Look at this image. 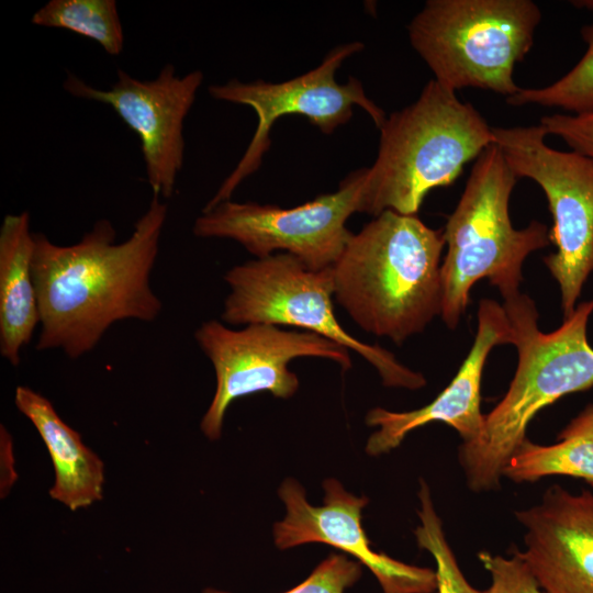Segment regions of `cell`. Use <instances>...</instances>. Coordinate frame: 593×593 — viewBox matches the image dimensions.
<instances>
[{
    "mask_svg": "<svg viewBox=\"0 0 593 593\" xmlns=\"http://www.w3.org/2000/svg\"><path fill=\"white\" fill-rule=\"evenodd\" d=\"M153 195L131 236L115 243V230L99 220L72 245L34 233L32 262L41 332L36 349L61 350L77 359L91 351L116 322H153L163 304L152 290L167 204Z\"/></svg>",
    "mask_w": 593,
    "mask_h": 593,
    "instance_id": "cell-1",
    "label": "cell"
},
{
    "mask_svg": "<svg viewBox=\"0 0 593 593\" xmlns=\"http://www.w3.org/2000/svg\"><path fill=\"white\" fill-rule=\"evenodd\" d=\"M444 247L443 230L387 210L332 266L334 299L361 329L402 345L441 314Z\"/></svg>",
    "mask_w": 593,
    "mask_h": 593,
    "instance_id": "cell-2",
    "label": "cell"
},
{
    "mask_svg": "<svg viewBox=\"0 0 593 593\" xmlns=\"http://www.w3.org/2000/svg\"><path fill=\"white\" fill-rule=\"evenodd\" d=\"M518 361L503 399L484 415L479 436L462 443L458 461L475 493L499 490L503 470L533 418L567 394L593 387V347L586 329L593 301L579 303L557 329L538 328V311L525 294L505 301Z\"/></svg>",
    "mask_w": 593,
    "mask_h": 593,
    "instance_id": "cell-3",
    "label": "cell"
},
{
    "mask_svg": "<svg viewBox=\"0 0 593 593\" xmlns=\"http://www.w3.org/2000/svg\"><path fill=\"white\" fill-rule=\"evenodd\" d=\"M380 130L378 155L366 168L358 212L417 215L429 191L451 184L465 165L494 144L492 126L456 91L429 80Z\"/></svg>",
    "mask_w": 593,
    "mask_h": 593,
    "instance_id": "cell-4",
    "label": "cell"
},
{
    "mask_svg": "<svg viewBox=\"0 0 593 593\" xmlns=\"http://www.w3.org/2000/svg\"><path fill=\"white\" fill-rule=\"evenodd\" d=\"M518 178L492 144L475 159L465 190L443 230L441 318L454 329L469 303L471 288L488 279L504 302L517 298L522 268L529 254L550 244L548 226L532 221L517 230L510 199Z\"/></svg>",
    "mask_w": 593,
    "mask_h": 593,
    "instance_id": "cell-5",
    "label": "cell"
},
{
    "mask_svg": "<svg viewBox=\"0 0 593 593\" xmlns=\"http://www.w3.org/2000/svg\"><path fill=\"white\" fill-rule=\"evenodd\" d=\"M540 20V9L530 0H428L407 32L443 86L508 98L521 90L514 68L530 51Z\"/></svg>",
    "mask_w": 593,
    "mask_h": 593,
    "instance_id": "cell-6",
    "label": "cell"
},
{
    "mask_svg": "<svg viewBox=\"0 0 593 593\" xmlns=\"http://www.w3.org/2000/svg\"><path fill=\"white\" fill-rule=\"evenodd\" d=\"M230 292L222 321L231 325L271 324L318 334L359 354L378 371L383 385L417 390L419 372L402 365L379 345L350 335L336 318L333 270H313L296 257L277 253L234 266L224 276Z\"/></svg>",
    "mask_w": 593,
    "mask_h": 593,
    "instance_id": "cell-7",
    "label": "cell"
},
{
    "mask_svg": "<svg viewBox=\"0 0 593 593\" xmlns=\"http://www.w3.org/2000/svg\"><path fill=\"white\" fill-rule=\"evenodd\" d=\"M494 144L517 178H529L544 191L553 225L556 251L544 264L560 289L563 317L575 309L593 272V160L545 143L540 125L492 126Z\"/></svg>",
    "mask_w": 593,
    "mask_h": 593,
    "instance_id": "cell-8",
    "label": "cell"
},
{
    "mask_svg": "<svg viewBox=\"0 0 593 593\" xmlns=\"http://www.w3.org/2000/svg\"><path fill=\"white\" fill-rule=\"evenodd\" d=\"M363 47L358 41L339 45L314 69L287 81L259 79L244 82L233 78L209 87V93L215 100L250 107L257 114V126L244 155L202 211L231 200L236 188L259 169L271 145L272 126L284 115H303L328 135L346 124L353 116L354 105H359L378 128L383 125L387 120L384 111L367 97L360 80L349 77L339 83L335 79L344 60Z\"/></svg>",
    "mask_w": 593,
    "mask_h": 593,
    "instance_id": "cell-9",
    "label": "cell"
},
{
    "mask_svg": "<svg viewBox=\"0 0 593 593\" xmlns=\"http://www.w3.org/2000/svg\"><path fill=\"white\" fill-rule=\"evenodd\" d=\"M365 174L366 168L354 170L336 191L293 208L221 202L202 211L194 221L193 234L233 239L256 258L279 251L296 257L313 270L331 268L353 234L346 222L358 212Z\"/></svg>",
    "mask_w": 593,
    "mask_h": 593,
    "instance_id": "cell-10",
    "label": "cell"
},
{
    "mask_svg": "<svg viewBox=\"0 0 593 593\" xmlns=\"http://www.w3.org/2000/svg\"><path fill=\"white\" fill-rule=\"evenodd\" d=\"M194 338L211 361L216 388L201 419V430L211 440L221 437L225 413L238 398L269 392L289 399L300 382L289 362L301 357L325 358L343 370L351 367L349 350L318 334L283 329L271 324H249L233 329L215 320L203 322Z\"/></svg>",
    "mask_w": 593,
    "mask_h": 593,
    "instance_id": "cell-11",
    "label": "cell"
},
{
    "mask_svg": "<svg viewBox=\"0 0 593 593\" xmlns=\"http://www.w3.org/2000/svg\"><path fill=\"white\" fill-rule=\"evenodd\" d=\"M202 81V71L177 76L175 66L167 64L152 80L136 79L119 68L108 90L92 87L74 74L66 76L63 87L74 97L113 109L141 141L153 194L169 199L183 165V122Z\"/></svg>",
    "mask_w": 593,
    "mask_h": 593,
    "instance_id": "cell-12",
    "label": "cell"
},
{
    "mask_svg": "<svg viewBox=\"0 0 593 593\" xmlns=\"http://www.w3.org/2000/svg\"><path fill=\"white\" fill-rule=\"evenodd\" d=\"M323 489V505L314 506L296 480L288 478L282 482L278 495L286 515L273 525V540L279 549L325 544L366 566L383 593H434L437 590L435 570L409 564L372 549L361 524L368 497L349 493L336 479L325 480Z\"/></svg>",
    "mask_w": 593,
    "mask_h": 593,
    "instance_id": "cell-13",
    "label": "cell"
},
{
    "mask_svg": "<svg viewBox=\"0 0 593 593\" xmlns=\"http://www.w3.org/2000/svg\"><path fill=\"white\" fill-rule=\"evenodd\" d=\"M511 318L496 301L484 299L478 310L472 347L450 383L427 405L406 412L374 407L366 415L368 426L378 427L367 440L366 452L381 456L398 448L414 429L441 422L460 435L462 443L475 439L483 426L481 381L485 361L496 345L512 344Z\"/></svg>",
    "mask_w": 593,
    "mask_h": 593,
    "instance_id": "cell-14",
    "label": "cell"
},
{
    "mask_svg": "<svg viewBox=\"0 0 593 593\" xmlns=\"http://www.w3.org/2000/svg\"><path fill=\"white\" fill-rule=\"evenodd\" d=\"M524 528L519 556L548 593H593V493L546 490L539 503L515 513Z\"/></svg>",
    "mask_w": 593,
    "mask_h": 593,
    "instance_id": "cell-15",
    "label": "cell"
},
{
    "mask_svg": "<svg viewBox=\"0 0 593 593\" xmlns=\"http://www.w3.org/2000/svg\"><path fill=\"white\" fill-rule=\"evenodd\" d=\"M14 402L37 429L55 470L49 495L76 511L102 499L103 462L68 426L52 403L27 387L15 389Z\"/></svg>",
    "mask_w": 593,
    "mask_h": 593,
    "instance_id": "cell-16",
    "label": "cell"
},
{
    "mask_svg": "<svg viewBox=\"0 0 593 593\" xmlns=\"http://www.w3.org/2000/svg\"><path fill=\"white\" fill-rule=\"evenodd\" d=\"M33 255L30 214L5 215L0 227V353L12 366L40 324Z\"/></svg>",
    "mask_w": 593,
    "mask_h": 593,
    "instance_id": "cell-17",
    "label": "cell"
},
{
    "mask_svg": "<svg viewBox=\"0 0 593 593\" xmlns=\"http://www.w3.org/2000/svg\"><path fill=\"white\" fill-rule=\"evenodd\" d=\"M558 438L552 445L526 438L507 461L503 477L514 483H530L549 475H568L593 486V404L574 417Z\"/></svg>",
    "mask_w": 593,
    "mask_h": 593,
    "instance_id": "cell-18",
    "label": "cell"
},
{
    "mask_svg": "<svg viewBox=\"0 0 593 593\" xmlns=\"http://www.w3.org/2000/svg\"><path fill=\"white\" fill-rule=\"evenodd\" d=\"M31 23L86 36L112 56L120 55L124 47L115 0H51L33 14Z\"/></svg>",
    "mask_w": 593,
    "mask_h": 593,
    "instance_id": "cell-19",
    "label": "cell"
},
{
    "mask_svg": "<svg viewBox=\"0 0 593 593\" xmlns=\"http://www.w3.org/2000/svg\"><path fill=\"white\" fill-rule=\"evenodd\" d=\"M586 51L579 63L559 80L534 89H522L506 98L514 107L538 104L559 108L571 114L593 111V23L581 31Z\"/></svg>",
    "mask_w": 593,
    "mask_h": 593,
    "instance_id": "cell-20",
    "label": "cell"
},
{
    "mask_svg": "<svg viewBox=\"0 0 593 593\" xmlns=\"http://www.w3.org/2000/svg\"><path fill=\"white\" fill-rule=\"evenodd\" d=\"M419 510L417 515L419 525L414 535L417 546L427 550L436 563L437 590L439 593H482L473 588L457 562L451 547L445 536L443 523L438 516L429 486L423 479L418 489Z\"/></svg>",
    "mask_w": 593,
    "mask_h": 593,
    "instance_id": "cell-21",
    "label": "cell"
},
{
    "mask_svg": "<svg viewBox=\"0 0 593 593\" xmlns=\"http://www.w3.org/2000/svg\"><path fill=\"white\" fill-rule=\"evenodd\" d=\"M362 574V564L345 555L332 553L321 561L311 574L296 586L282 593H344L355 585ZM202 593H230L206 588Z\"/></svg>",
    "mask_w": 593,
    "mask_h": 593,
    "instance_id": "cell-22",
    "label": "cell"
},
{
    "mask_svg": "<svg viewBox=\"0 0 593 593\" xmlns=\"http://www.w3.org/2000/svg\"><path fill=\"white\" fill-rule=\"evenodd\" d=\"M478 557L491 575V584L482 593H548L541 588L518 551L511 558L488 551H480Z\"/></svg>",
    "mask_w": 593,
    "mask_h": 593,
    "instance_id": "cell-23",
    "label": "cell"
},
{
    "mask_svg": "<svg viewBox=\"0 0 593 593\" xmlns=\"http://www.w3.org/2000/svg\"><path fill=\"white\" fill-rule=\"evenodd\" d=\"M546 134L563 139L572 152L593 160V111L581 114L555 113L540 119Z\"/></svg>",
    "mask_w": 593,
    "mask_h": 593,
    "instance_id": "cell-24",
    "label": "cell"
},
{
    "mask_svg": "<svg viewBox=\"0 0 593 593\" xmlns=\"http://www.w3.org/2000/svg\"><path fill=\"white\" fill-rule=\"evenodd\" d=\"M571 4L577 8L593 11V0H575V1H571Z\"/></svg>",
    "mask_w": 593,
    "mask_h": 593,
    "instance_id": "cell-25",
    "label": "cell"
}]
</instances>
